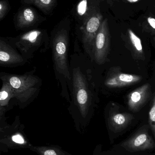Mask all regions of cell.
Returning <instances> with one entry per match:
<instances>
[{
	"mask_svg": "<svg viewBox=\"0 0 155 155\" xmlns=\"http://www.w3.org/2000/svg\"><path fill=\"white\" fill-rule=\"evenodd\" d=\"M46 20L31 6H24L14 16V21L17 30H25L38 25Z\"/></svg>",
	"mask_w": 155,
	"mask_h": 155,
	"instance_id": "9",
	"label": "cell"
},
{
	"mask_svg": "<svg viewBox=\"0 0 155 155\" xmlns=\"http://www.w3.org/2000/svg\"><path fill=\"white\" fill-rule=\"evenodd\" d=\"M134 116L128 113H121L116 105L110 107L107 124L108 128L114 133H120L125 129L133 121Z\"/></svg>",
	"mask_w": 155,
	"mask_h": 155,
	"instance_id": "12",
	"label": "cell"
},
{
	"mask_svg": "<svg viewBox=\"0 0 155 155\" xmlns=\"http://www.w3.org/2000/svg\"><path fill=\"white\" fill-rule=\"evenodd\" d=\"M31 150L37 153L38 155H70L56 146L46 147H32Z\"/></svg>",
	"mask_w": 155,
	"mask_h": 155,
	"instance_id": "16",
	"label": "cell"
},
{
	"mask_svg": "<svg viewBox=\"0 0 155 155\" xmlns=\"http://www.w3.org/2000/svg\"><path fill=\"white\" fill-rule=\"evenodd\" d=\"M11 6L7 0H1L0 2V20L2 21L7 14Z\"/></svg>",
	"mask_w": 155,
	"mask_h": 155,
	"instance_id": "19",
	"label": "cell"
},
{
	"mask_svg": "<svg viewBox=\"0 0 155 155\" xmlns=\"http://www.w3.org/2000/svg\"><path fill=\"white\" fill-rule=\"evenodd\" d=\"M149 127L145 125L141 127L133 136L119 144V148L131 153L153 150L155 143L149 134Z\"/></svg>",
	"mask_w": 155,
	"mask_h": 155,
	"instance_id": "5",
	"label": "cell"
},
{
	"mask_svg": "<svg viewBox=\"0 0 155 155\" xmlns=\"http://www.w3.org/2000/svg\"><path fill=\"white\" fill-rule=\"evenodd\" d=\"M152 96V86L146 83L130 92L127 96L128 108L132 112L140 111Z\"/></svg>",
	"mask_w": 155,
	"mask_h": 155,
	"instance_id": "10",
	"label": "cell"
},
{
	"mask_svg": "<svg viewBox=\"0 0 155 155\" xmlns=\"http://www.w3.org/2000/svg\"><path fill=\"white\" fill-rule=\"evenodd\" d=\"M1 78L12 86L15 98L21 108L28 105L37 96L42 83L39 77L29 73L22 75L1 73Z\"/></svg>",
	"mask_w": 155,
	"mask_h": 155,
	"instance_id": "2",
	"label": "cell"
},
{
	"mask_svg": "<svg viewBox=\"0 0 155 155\" xmlns=\"http://www.w3.org/2000/svg\"><path fill=\"white\" fill-rule=\"evenodd\" d=\"M100 155H104V154L103 153H101V154H100Z\"/></svg>",
	"mask_w": 155,
	"mask_h": 155,
	"instance_id": "23",
	"label": "cell"
},
{
	"mask_svg": "<svg viewBox=\"0 0 155 155\" xmlns=\"http://www.w3.org/2000/svg\"><path fill=\"white\" fill-rule=\"evenodd\" d=\"M23 4L33 5L45 14L49 15L56 6L57 0H22Z\"/></svg>",
	"mask_w": 155,
	"mask_h": 155,
	"instance_id": "14",
	"label": "cell"
},
{
	"mask_svg": "<svg viewBox=\"0 0 155 155\" xmlns=\"http://www.w3.org/2000/svg\"><path fill=\"white\" fill-rule=\"evenodd\" d=\"M70 26V19L65 18L56 26L50 37L55 71L58 77L69 82L72 80L68 62Z\"/></svg>",
	"mask_w": 155,
	"mask_h": 155,
	"instance_id": "1",
	"label": "cell"
},
{
	"mask_svg": "<svg viewBox=\"0 0 155 155\" xmlns=\"http://www.w3.org/2000/svg\"><path fill=\"white\" fill-rule=\"evenodd\" d=\"M143 77L136 74L124 73L119 66L109 70L105 80V85L109 88H119L133 85L141 82Z\"/></svg>",
	"mask_w": 155,
	"mask_h": 155,
	"instance_id": "7",
	"label": "cell"
},
{
	"mask_svg": "<svg viewBox=\"0 0 155 155\" xmlns=\"http://www.w3.org/2000/svg\"><path fill=\"white\" fill-rule=\"evenodd\" d=\"M8 39L27 61L36 52H44L50 46V38L46 31L42 29H33L15 38Z\"/></svg>",
	"mask_w": 155,
	"mask_h": 155,
	"instance_id": "3",
	"label": "cell"
},
{
	"mask_svg": "<svg viewBox=\"0 0 155 155\" xmlns=\"http://www.w3.org/2000/svg\"><path fill=\"white\" fill-rule=\"evenodd\" d=\"M2 80V86L0 91V107H5L8 105L11 98H15V95L10 84L5 80Z\"/></svg>",
	"mask_w": 155,
	"mask_h": 155,
	"instance_id": "15",
	"label": "cell"
},
{
	"mask_svg": "<svg viewBox=\"0 0 155 155\" xmlns=\"http://www.w3.org/2000/svg\"><path fill=\"white\" fill-rule=\"evenodd\" d=\"M149 155H155V154H150Z\"/></svg>",
	"mask_w": 155,
	"mask_h": 155,
	"instance_id": "24",
	"label": "cell"
},
{
	"mask_svg": "<svg viewBox=\"0 0 155 155\" xmlns=\"http://www.w3.org/2000/svg\"><path fill=\"white\" fill-rule=\"evenodd\" d=\"M128 2H137L138 0H127Z\"/></svg>",
	"mask_w": 155,
	"mask_h": 155,
	"instance_id": "22",
	"label": "cell"
},
{
	"mask_svg": "<svg viewBox=\"0 0 155 155\" xmlns=\"http://www.w3.org/2000/svg\"><path fill=\"white\" fill-rule=\"evenodd\" d=\"M101 153V145H99L96 147L94 151L93 155H100Z\"/></svg>",
	"mask_w": 155,
	"mask_h": 155,
	"instance_id": "20",
	"label": "cell"
},
{
	"mask_svg": "<svg viewBox=\"0 0 155 155\" xmlns=\"http://www.w3.org/2000/svg\"><path fill=\"white\" fill-rule=\"evenodd\" d=\"M7 137H4L3 140H1V142H6L3 143L4 144L8 145V146H10V145H12V147L15 148V146L19 145L21 146H30L32 147V146L29 145L28 142H26L25 140V137H24L23 135L22 134V133H20L19 131L16 132L15 133L13 134L11 136H8ZM30 147V148H31Z\"/></svg>",
	"mask_w": 155,
	"mask_h": 155,
	"instance_id": "17",
	"label": "cell"
},
{
	"mask_svg": "<svg viewBox=\"0 0 155 155\" xmlns=\"http://www.w3.org/2000/svg\"><path fill=\"white\" fill-rule=\"evenodd\" d=\"M82 41L87 54L93 59V46L96 36L100 28V21L97 16L89 15L82 22Z\"/></svg>",
	"mask_w": 155,
	"mask_h": 155,
	"instance_id": "6",
	"label": "cell"
},
{
	"mask_svg": "<svg viewBox=\"0 0 155 155\" xmlns=\"http://www.w3.org/2000/svg\"><path fill=\"white\" fill-rule=\"evenodd\" d=\"M27 60L18 52L11 42L5 38L0 39V65L14 67L22 65Z\"/></svg>",
	"mask_w": 155,
	"mask_h": 155,
	"instance_id": "8",
	"label": "cell"
},
{
	"mask_svg": "<svg viewBox=\"0 0 155 155\" xmlns=\"http://www.w3.org/2000/svg\"><path fill=\"white\" fill-rule=\"evenodd\" d=\"M149 126L155 139V92L153 94L150 110L148 113Z\"/></svg>",
	"mask_w": 155,
	"mask_h": 155,
	"instance_id": "18",
	"label": "cell"
},
{
	"mask_svg": "<svg viewBox=\"0 0 155 155\" xmlns=\"http://www.w3.org/2000/svg\"><path fill=\"white\" fill-rule=\"evenodd\" d=\"M148 23L150 25L153 27V29H155V19L154 18L149 17L147 19Z\"/></svg>",
	"mask_w": 155,
	"mask_h": 155,
	"instance_id": "21",
	"label": "cell"
},
{
	"mask_svg": "<svg viewBox=\"0 0 155 155\" xmlns=\"http://www.w3.org/2000/svg\"><path fill=\"white\" fill-rule=\"evenodd\" d=\"M129 42L126 48L131 52L133 58L137 61H144L145 54L141 39L131 30H128Z\"/></svg>",
	"mask_w": 155,
	"mask_h": 155,
	"instance_id": "13",
	"label": "cell"
},
{
	"mask_svg": "<svg viewBox=\"0 0 155 155\" xmlns=\"http://www.w3.org/2000/svg\"><path fill=\"white\" fill-rule=\"evenodd\" d=\"M73 92L76 104L83 118L87 117L91 105V93L86 78L79 68L74 69Z\"/></svg>",
	"mask_w": 155,
	"mask_h": 155,
	"instance_id": "4",
	"label": "cell"
},
{
	"mask_svg": "<svg viewBox=\"0 0 155 155\" xmlns=\"http://www.w3.org/2000/svg\"><path fill=\"white\" fill-rule=\"evenodd\" d=\"M110 51V40L104 28L99 29L96 36L93 46V59L99 65L108 61Z\"/></svg>",
	"mask_w": 155,
	"mask_h": 155,
	"instance_id": "11",
	"label": "cell"
}]
</instances>
